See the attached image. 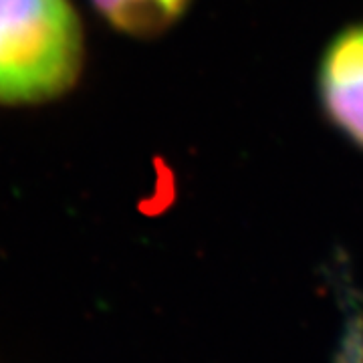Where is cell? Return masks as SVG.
Here are the masks:
<instances>
[{
    "label": "cell",
    "mask_w": 363,
    "mask_h": 363,
    "mask_svg": "<svg viewBox=\"0 0 363 363\" xmlns=\"http://www.w3.org/2000/svg\"><path fill=\"white\" fill-rule=\"evenodd\" d=\"M85 65V33L71 0H0V105L61 99Z\"/></svg>",
    "instance_id": "6da1fadb"
},
{
    "label": "cell",
    "mask_w": 363,
    "mask_h": 363,
    "mask_svg": "<svg viewBox=\"0 0 363 363\" xmlns=\"http://www.w3.org/2000/svg\"><path fill=\"white\" fill-rule=\"evenodd\" d=\"M317 95L335 130L363 150V23L341 28L323 49Z\"/></svg>",
    "instance_id": "7a4b0ae2"
},
{
    "label": "cell",
    "mask_w": 363,
    "mask_h": 363,
    "mask_svg": "<svg viewBox=\"0 0 363 363\" xmlns=\"http://www.w3.org/2000/svg\"><path fill=\"white\" fill-rule=\"evenodd\" d=\"M194 0H89L93 11L116 33L131 39H156L172 30Z\"/></svg>",
    "instance_id": "3957f363"
}]
</instances>
